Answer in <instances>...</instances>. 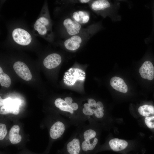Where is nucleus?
<instances>
[{
	"instance_id": "obj_1",
	"label": "nucleus",
	"mask_w": 154,
	"mask_h": 154,
	"mask_svg": "<svg viewBox=\"0 0 154 154\" xmlns=\"http://www.w3.org/2000/svg\"><path fill=\"white\" fill-rule=\"evenodd\" d=\"M78 127L80 131L82 154H93L98 144L97 127L89 123Z\"/></svg>"
},
{
	"instance_id": "obj_2",
	"label": "nucleus",
	"mask_w": 154,
	"mask_h": 154,
	"mask_svg": "<svg viewBox=\"0 0 154 154\" xmlns=\"http://www.w3.org/2000/svg\"><path fill=\"white\" fill-rule=\"evenodd\" d=\"M35 32L39 35L48 38L51 35V24L49 18L45 15L39 17L34 25Z\"/></svg>"
},
{
	"instance_id": "obj_3",
	"label": "nucleus",
	"mask_w": 154,
	"mask_h": 154,
	"mask_svg": "<svg viewBox=\"0 0 154 154\" xmlns=\"http://www.w3.org/2000/svg\"><path fill=\"white\" fill-rule=\"evenodd\" d=\"M65 149L66 154H82L80 137L78 127H77L67 141Z\"/></svg>"
},
{
	"instance_id": "obj_4",
	"label": "nucleus",
	"mask_w": 154,
	"mask_h": 154,
	"mask_svg": "<svg viewBox=\"0 0 154 154\" xmlns=\"http://www.w3.org/2000/svg\"><path fill=\"white\" fill-rule=\"evenodd\" d=\"M13 41L17 44L23 46H26L31 42L32 38L31 35L27 31L23 28L15 29L12 33Z\"/></svg>"
},
{
	"instance_id": "obj_5",
	"label": "nucleus",
	"mask_w": 154,
	"mask_h": 154,
	"mask_svg": "<svg viewBox=\"0 0 154 154\" xmlns=\"http://www.w3.org/2000/svg\"><path fill=\"white\" fill-rule=\"evenodd\" d=\"M0 113L1 114L11 113L17 115L19 112V108L17 103L13 102L11 98H8L3 100L0 97Z\"/></svg>"
},
{
	"instance_id": "obj_6",
	"label": "nucleus",
	"mask_w": 154,
	"mask_h": 154,
	"mask_svg": "<svg viewBox=\"0 0 154 154\" xmlns=\"http://www.w3.org/2000/svg\"><path fill=\"white\" fill-rule=\"evenodd\" d=\"M71 125L68 121L65 122L58 120L52 125L49 130L50 137L53 139L60 138L65 132L66 128Z\"/></svg>"
},
{
	"instance_id": "obj_7",
	"label": "nucleus",
	"mask_w": 154,
	"mask_h": 154,
	"mask_svg": "<svg viewBox=\"0 0 154 154\" xmlns=\"http://www.w3.org/2000/svg\"><path fill=\"white\" fill-rule=\"evenodd\" d=\"M13 68L16 74L23 80L29 81L32 79L31 72L24 63L20 61L16 62L13 65Z\"/></svg>"
},
{
	"instance_id": "obj_8",
	"label": "nucleus",
	"mask_w": 154,
	"mask_h": 154,
	"mask_svg": "<svg viewBox=\"0 0 154 154\" xmlns=\"http://www.w3.org/2000/svg\"><path fill=\"white\" fill-rule=\"evenodd\" d=\"M63 24L67 33L71 36L78 34L82 29L80 24L69 18L64 19Z\"/></svg>"
},
{
	"instance_id": "obj_9",
	"label": "nucleus",
	"mask_w": 154,
	"mask_h": 154,
	"mask_svg": "<svg viewBox=\"0 0 154 154\" xmlns=\"http://www.w3.org/2000/svg\"><path fill=\"white\" fill-rule=\"evenodd\" d=\"M83 40L82 37L78 34L72 36L66 40L64 42V45L67 50L75 51L80 48Z\"/></svg>"
},
{
	"instance_id": "obj_10",
	"label": "nucleus",
	"mask_w": 154,
	"mask_h": 154,
	"mask_svg": "<svg viewBox=\"0 0 154 154\" xmlns=\"http://www.w3.org/2000/svg\"><path fill=\"white\" fill-rule=\"evenodd\" d=\"M139 71L143 78L152 80L154 78V67L149 61L145 62L140 68Z\"/></svg>"
},
{
	"instance_id": "obj_11",
	"label": "nucleus",
	"mask_w": 154,
	"mask_h": 154,
	"mask_svg": "<svg viewBox=\"0 0 154 154\" xmlns=\"http://www.w3.org/2000/svg\"><path fill=\"white\" fill-rule=\"evenodd\" d=\"M61 61V56L58 54L54 53L47 56L44 60L43 64L47 68L51 69L59 65Z\"/></svg>"
},
{
	"instance_id": "obj_12",
	"label": "nucleus",
	"mask_w": 154,
	"mask_h": 154,
	"mask_svg": "<svg viewBox=\"0 0 154 154\" xmlns=\"http://www.w3.org/2000/svg\"><path fill=\"white\" fill-rule=\"evenodd\" d=\"M110 83L112 87L116 90L123 93L127 92V85L123 80L120 78L113 77L111 78Z\"/></svg>"
},
{
	"instance_id": "obj_13",
	"label": "nucleus",
	"mask_w": 154,
	"mask_h": 154,
	"mask_svg": "<svg viewBox=\"0 0 154 154\" xmlns=\"http://www.w3.org/2000/svg\"><path fill=\"white\" fill-rule=\"evenodd\" d=\"M109 145L112 150L118 151L125 149L128 145V143L124 140L115 138L109 141Z\"/></svg>"
},
{
	"instance_id": "obj_14",
	"label": "nucleus",
	"mask_w": 154,
	"mask_h": 154,
	"mask_svg": "<svg viewBox=\"0 0 154 154\" xmlns=\"http://www.w3.org/2000/svg\"><path fill=\"white\" fill-rule=\"evenodd\" d=\"M20 129L19 127L17 125H14L11 128L9 133V137L11 143L17 144L21 141L22 137L19 134Z\"/></svg>"
},
{
	"instance_id": "obj_15",
	"label": "nucleus",
	"mask_w": 154,
	"mask_h": 154,
	"mask_svg": "<svg viewBox=\"0 0 154 154\" xmlns=\"http://www.w3.org/2000/svg\"><path fill=\"white\" fill-rule=\"evenodd\" d=\"M91 7L92 9L94 11H102L111 7V4L107 0H97L93 2Z\"/></svg>"
},
{
	"instance_id": "obj_16",
	"label": "nucleus",
	"mask_w": 154,
	"mask_h": 154,
	"mask_svg": "<svg viewBox=\"0 0 154 154\" xmlns=\"http://www.w3.org/2000/svg\"><path fill=\"white\" fill-rule=\"evenodd\" d=\"M72 17L74 20L80 24H85L89 21L90 17L86 12L80 11L73 13Z\"/></svg>"
},
{
	"instance_id": "obj_17",
	"label": "nucleus",
	"mask_w": 154,
	"mask_h": 154,
	"mask_svg": "<svg viewBox=\"0 0 154 154\" xmlns=\"http://www.w3.org/2000/svg\"><path fill=\"white\" fill-rule=\"evenodd\" d=\"M138 111L142 116L146 117H149L151 115H154V107L152 105H144L139 108Z\"/></svg>"
},
{
	"instance_id": "obj_18",
	"label": "nucleus",
	"mask_w": 154,
	"mask_h": 154,
	"mask_svg": "<svg viewBox=\"0 0 154 154\" xmlns=\"http://www.w3.org/2000/svg\"><path fill=\"white\" fill-rule=\"evenodd\" d=\"M0 83L2 86L6 88L9 87L11 84L10 78L8 75L3 72L1 67L0 68Z\"/></svg>"
},
{
	"instance_id": "obj_19",
	"label": "nucleus",
	"mask_w": 154,
	"mask_h": 154,
	"mask_svg": "<svg viewBox=\"0 0 154 154\" xmlns=\"http://www.w3.org/2000/svg\"><path fill=\"white\" fill-rule=\"evenodd\" d=\"M145 123L149 128H154V116L146 117L145 119Z\"/></svg>"
},
{
	"instance_id": "obj_20",
	"label": "nucleus",
	"mask_w": 154,
	"mask_h": 154,
	"mask_svg": "<svg viewBox=\"0 0 154 154\" xmlns=\"http://www.w3.org/2000/svg\"><path fill=\"white\" fill-rule=\"evenodd\" d=\"M7 133L6 125L2 123L0 124V139H3Z\"/></svg>"
},
{
	"instance_id": "obj_21",
	"label": "nucleus",
	"mask_w": 154,
	"mask_h": 154,
	"mask_svg": "<svg viewBox=\"0 0 154 154\" xmlns=\"http://www.w3.org/2000/svg\"><path fill=\"white\" fill-rule=\"evenodd\" d=\"M64 100L69 105H71L72 103L74 102H73V100L70 97H66L64 98Z\"/></svg>"
},
{
	"instance_id": "obj_22",
	"label": "nucleus",
	"mask_w": 154,
	"mask_h": 154,
	"mask_svg": "<svg viewBox=\"0 0 154 154\" xmlns=\"http://www.w3.org/2000/svg\"><path fill=\"white\" fill-rule=\"evenodd\" d=\"M96 107L100 109H103L104 108L103 104L102 102L100 101L97 102Z\"/></svg>"
},
{
	"instance_id": "obj_23",
	"label": "nucleus",
	"mask_w": 154,
	"mask_h": 154,
	"mask_svg": "<svg viewBox=\"0 0 154 154\" xmlns=\"http://www.w3.org/2000/svg\"><path fill=\"white\" fill-rule=\"evenodd\" d=\"M90 0H79V2L81 3H87L90 1Z\"/></svg>"
}]
</instances>
